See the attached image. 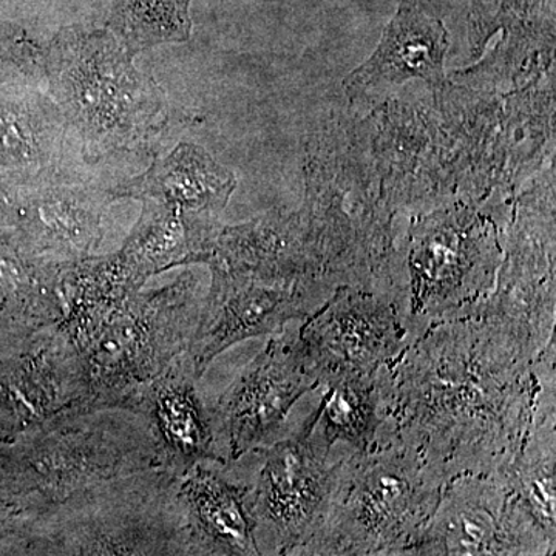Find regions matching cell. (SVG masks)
<instances>
[{
  "label": "cell",
  "mask_w": 556,
  "mask_h": 556,
  "mask_svg": "<svg viewBox=\"0 0 556 556\" xmlns=\"http://www.w3.org/2000/svg\"><path fill=\"white\" fill-rule=\"evenodd\" d=\"M555 356V340L535 361L485 317L431 325L383 369L380 437L416 448L447 481L506 470Z\"/></svg>",
  "instance_id": "6da1fadb"
},
{
  "label": "cell",
  "mask_w": 556,
  "mask_h": 556,
  "mask_svg": "<svg viewBox=\"0 0 556 556\" xmlns=\"http://www.w3.org/2000/svg\"><path fill=\"white\" fill-rule=\"evenodd\" d=\"M110 30L67 28L46 50L49 94L87 161L149 150L169 119L166 97Z\"/></svg>",
  "instance_id": "7a4b0ae2"
},
{
  "label": "cell",
  "mask_w": 556,
  "mask_h": 556,
  "mask_svg": "<svg viewBox=\"0 0 556 556\" xmlns=\"http://www.w3.org/2000/svg\"><path fill=\"white\" fill-rule=\"evenodd\" d=\"M506 225L484 201L455 200L416 214L404 239H394L388 298L413 340L439 321L471 316L492 294Z\"/></svg>",
  "instance_id": "3957f363"
},
{
  "label": "cell",
  "mask_w": 556,
  "mask_h": 556,
  "mask_svg": "<svg viewBox=\"0 0 556 556\" xmlns=\"http://www.w3.org/2000/svg\"><path fill=\"white\" fill-rule=\"evenodd\" d=\"M447 482L416 448L382 434L369 452L343 457L328 517L300 555H404Z\"/></svg>",
  "instance_id": "277c9868"
},
{
  "label": "cell",
  "mask_w": 556,
  "mask_h": 556,
  "mask_svg": "<svg viewBox=\"0 0 556 556\" xmlns=\"http://www.w3.org/2000/svg\"><path fill=\"white\" fill-rule=\"evenodd\" d=\"M118 413H75L28 431L9 470L22 508L38 519L97 486L161 468L144 420Z\"/></svg>",
  "instance_id": "5b68a950"
},
{
  "label": "cell",
  "mask_w": 556,
  "mask_h": 556,
  "mask_svg": "<svg viewBox=\"0 0 556 556\" xmlns=\"http://www.w3.org/2000/svg\"><path fill=\"white\" fill-rule=\"evenodd\" d=\"M203 298L200 278L189 269L166 287L131 295L80 353L84 413L134 415L146 388L188 354Z\"/></svg>",
  "instance_id": "8992f818"
},
{
  "label": "cell",
  "mask_w": 556,
  "mask_h": 556,
  "mask_svg": "<svg viewBox=\"0 0 556 556\" xmlns=\"http://www.w3.org/2000/svg\"><path fill=\"white\" fill-rule=\"evenodd\" d=\"M178 479L150 468L72 497L36 519L30 554L188 555Z\"/></svg>",
  "instance_id": "52a82bcc"
},
{
  "label": "cell",
  "mask_w": 556,
  "mask_h": 556,
  "mask_svg": "<svg viewBox=\"0 0 556 556\" xmlns=\"http://www.w3.org/2000/svg\"><path fill=\"white\" fill-rule=\"evenodd\" d=\"M555 179L515 201L495 289L471 316L485 317L532 358L555 340Z\"/></svg>",
  "instance_id": "ba28073f"
},
{
  "label": "cell",
  "mask_w": 556,
  "mask_h": 556,
  "mask_svg": "<svg viewBox=\"0 0 556 556\" xmlns=\"http://www.w3.org/2000/svg\"><path fill=\"white\" fill-rule=\"evenodd\" d=\"M262 452L263 464L251 486L257 543L266 536L263 554L300 555L328 517L342 459L332 463L331 450L305 426L298 437Z\"/></svg>",
  "instance_id": "9c48e42d"
},
{
  "label": "cell",
  "mask_w": 556,
  "mask_h": 556,
  "mask_svg": "<svg viewBox=\"0 0 556 556\" xmlns=\"http://www.w3.org/2000/svg\"><path fill=\"white\" fill-rule=\"evenodd\" d=\"M321 386L338 376L375 375L413 342L401 314L382 292L343 285L295 332Z\"/></svg>",
  "instance_id": "30bf717a"
},
{
  "label": "cell",
  "mask_w": 556,
  "mask_h": 556,
  "mask_svg": "<svg viewBox=\"0 0 556 556\" xmlns=\"http://www.w3.org/2000/svg\"><path fill=\"white\" fill-rule=\"evenodd\" d=\"M555 543L511 503L503 471L447 482L430 521L404 555H552Z\"/></svg>",
  "instance_id": "8fae6325"
},
{
  "label": "cell",
  "mask_w": 556,
  "mask_h": 556,
  "mask_svg": "<svg viewBox=\"0 0 556 556\" xmlns=\"http://www.w3.org/2000/svg\"><path fill=\"white\" fill-rule=\"evenodd\" d=\"M321 387L298 345L295 332H277L225 393L211 405L229 463L269 447L292 407Z\"/></svg>",
  "instance_id": "7c38bea8"
},
{
  "label": "cell",
  "mask_w": 556,
  "mask_h": 556,
  "mask_svg": "<svg viewBox=\"0 0 556 556\" xmlns=\"http://www.w3.org/2000/svg\"><path fill=\"white\" fill-rule=\"evenodd\" d=\"M332 292L316 285L211 273L188 351L193 371L200 379L237 343L274 336L289 321L305 320Z\"/></svg>",
  "instance_id": "4fadbf2b"
},
{
  "label": "cell",
  "mask_w": 556,
  "mask_h": 556,
  "mask_svg": "<svg viewBox=\"0 0 556 556\" xmlns=\"http://www.w3.org/2000/svg\"><path fill=\"white\" fill-rule=\"evenodd\" d=\"M20 237L36 257L62 266L97 255L112 188L64 169L22 186Z\"/></svg>",
  "instance_id": "5bb4252c"
},
{
  "label": "cell",
  "mask_w": 556,
  "mask_h": 556,
  "mask_svg": "<svg viewBox=\"0 0 556 556\" xmlns=\"http://www.w3.org/2000/svg\"><path fill=\"white\" fill-rule=\"evenodd\" d=\"M0 378V399L11 428L28 433L58 417L84 413L83 354L58 324L30 332L21 356Z\"/></svg>",
  "instance_id": "9a60e30c"
},
{
  "label": "cell",
  "mask_w": 556,
  "mask_h": 556,
  "mask_svg": "<svg viewBox=\"0 0 556 556\" xmlns=\"http://www.w3.org/2000/svg\"><path fill=\"white\" fill-rule=\"evenodd\" d=\"M197 380L199 376L185 354L146 388L134 413L148 427L160 467L177 478L200 464H229Z\"/></svg>",
  "instance_id": "2e32d148"
},
{
  "label": "cell",
  "mask_w": 556,
  "mask_h": 556,
  "mask_svg": "<svg viewBox=\"0 0 556 556\" xmlns=\"http://www.w3.org/2000/svg\"><path fill=\"white\" fill-rule=\"evenodd\" d=\"M448 50L444 22L417 0H401L378 47L343 79V90L351 101L362 102L379 100L415 79L424 80L433 90L444 89L450 84L445 73Z\"/></svg>",
  "instance_id": "e0dca14e"
},
{
  "label": "cell",
  "mask_w": 556,
  "mask_h": 556,
  "mask_svg": "<svg viewBox=\"0 0 556 556\" xmlns=\"http://www.w3.org/2000/svg\"><path fill=\"white\" fill-rule=\"evenodd\" d=\"M177 501L188 555H262L251 486L230 481L204 463L178 479Z\"/></svg>",
  "instance_id": "ac0fdd59"
},
{
  "label": "cell",
  "mask_w": 556,
  "mask_h": 556,
  "mask_svg": "<svg viewBox=\"0 0 556 556\" xmlns=\"http://www.w3.org/2000/svg\"><path fill=\"white\" fill-rule=\"evenodd\" d=\"M70 139L49 93L28 84H14L0 93V170L21 186L68 169Z\"/></svg>",
  "instance_id": "d6986e66"
},
{
  "label": "cell",
  "mask_w": 556,
  "mask_h": 556,
  "mask_svg": "<svg viewBox=\"0 0 556 556\" xmlns=\"http://www.w3.org/2000/svg\"><path fill=\"white\" fill-rule=\"evenodd\" d=\"M237 177L192 142H181L144 174L113 186L115 200H155L192 222H219L236 192Z\"/></svg>",
  "instance_id": "ffe728a7"
},
{
  "label": "cell",
  "mask_w": 556,
  "mask_h": 556,
  "mask_svg": "<svg viewBox=\"0 0 556 556\" xmlns=\"http://www.w3.org/2000/svg\"><path fill=\"white\" fill-rule=\"evenodd\" d=\"M141 289L118 252L62 265L58 274V327L83 353L113 314Z\"/></svg>",
  "instance_id": "44dd1931"
},
{
  "label": "cell",
  "mask_w": 556,
  "mask_h": 556,
  "mask_svg": "<svg viewBox=\"0 0 556 556\" xmlns=\"http://www.w3.org/2000/svg\"><path fill=\"white\" fill-rule=\"evenodd\" d=\"M222 222H192L177 208L142 200V212L118 254L139 283L178 266L200 265Z\"/></svg>",
  "instance_id": "7402d4cb"
},
{
  "label": "cell",
  "mask_w": 556,
  "mask_h": 556,
  "mask_svg": "<svg viewBox=\"0 0 556 556\" xmlns=\"http://www.w3.org/2000/svg\"><path fill=\"white\" fill-rule=\"evenodd\" d=\"M383 369L328 379L320 404L303 426L329 450L338 444L353 453L375 448L386 426Z\"/></svg>",
  "instance_id": "603a6c76"
},
{
  "label": "cell",
  "mask_w": 556,
  "mask_h": 556,
  "mask_svg": "<svg viewBox=\"0 0 556 556\" xmlns=\"http://www.w3.org/2000/svg\"><path fill=\"white\" fill-rule=\"evenodd\" d=\"M190 0H115L110 31L137 54L161 43L185 42L192 22Z\"/></svg>",
  "instance_id": "cb8c5ba5"
},
{
  "label": "cell",
  "mask_w": 556,
  "mask_h": 556,
  "mask_svg": "<svg viewBox=\"0 0 556 556\" xmlns=\"http://www.w3.org/2000/svg\"><path fill=\"white\" fill-rule=\"evenodd\" d=\"M46 50L13 25L0 22V87L43 78Z\"/></svg>",
  "instance_id": "d4e9b609"
},
{
  "label": "cell",
  "mask_w": 556,
  "mask_h": 556,
  "mask_svg": "<svg viewBox=\"0 0 556 556\" xmlns=\"http://www.w3.org/2000/svg\"><path fill=\"white\" fill-rule=\"evenodd\" d=\"M16 179L9 174H0V226L17 223L20 215L21 192L14 189Z\"/></svg>",
  "instance_id": "484cf974"
}]
</instances>
